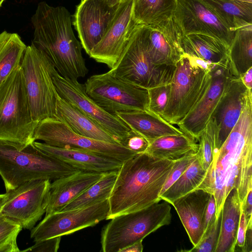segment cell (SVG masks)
<instances>
[{"mask_svg": "<svg viewBox=\"0 0 252 252\" xmlns=\"http://www.w3.org/2000/svg\"><path fill=\"white\" fill-rule=\"evenodd\" d=\"M233 188L236 189L243 207L252 190V91L250 90L238 121L214 153L212 163L196 189L214 195L218 218L225 198Z\"/></svg>", "mask_w": 252, "mask_h": 252, "instance_id": "1", "label": "cell"}, {"mask_svg": "<svg viewBox=\"0 0 252 252\" xmlns=\"http://www.w3.org/2000/svg\"><path fill=\"white\" fill-rule=\"evenodd\" d=\"M210 63L185 54L176 64L169 99L161 116L177 125L200 101L210 82Z\"/></svg>", "mask_w": 252, "mask_h": 252, "instance_id": "6", "label": "cell"}, {"mask_svg": "<svg viewBox=\"0 0 252 252\" xmlns=\"http://www.w3.org/2000/svg\"><path fill=\"white\" fill-rule=\"evenodd\" d=\"M246 87L252 90V67L250 68L240 77Z\"/></svg>", "mask_w": 252, "mask_h": 252, "instance_id": "46", "label": "cell"}, {"mask_svg": "<svg viewBox=\"0 0 252 252\" xmlns=\"http://www.w3.org/2000/svg\"><path fill=\"white\" fill-rule=\"evenodd\" d=\"M126 0H122L123 1H126Z\"/></svg>", "mask_w": 252, "mask_h": 252, "instance_id": "51", "label": "cell"}, {"mask_svg": "<svg viewBox=\"0 0 252 252\" xmlns=\"http://www.w3.org/2000/svg\"><path fill=\"white\" fill-rule=\"evenodd\" d=\"M61 237H55L35 242L34 245L22 252H57L60 247Z\"/></svg>", "mask_w": 252, "mask_h": 252, "instance_id": "41", "label": "cell"}, {"mask_svg": "<svg viewBox=\"0 0 252 252\" xmlns=\"http://www.w3.org/2000/svg\"><path fill=\"white\" fill-rule=\"evenodd\" d=\"M247 228V222L246 219L245 214L242 211L239 224L236 243V248H240L242 249V250L245 245Z\"/></svg>", "mask_w": 252, "mask_h": 252, "instance_id": "43", "label": "cell"}, {"mask_svg": "<svg viewBox=\"0 0 252 252\" xmlns=\"http://www.w3.org/2000/svg\"><path fill=\"white\" fill-rule=\"evenodd\" d=\"M33 143L44 152L81 171L106 173L118 170L123 162L89 151L59 148L35 141Z\"/></svg>", "mask_w": 252, "mask_h": 252, "instance_id": "22", "label": "cell"}, {"mask_svg": "<svg viewBox=\"0 0 252 252\" xmlns=\"http://www.w3.org/2000/svg\"><path fill=\"white\" fill-rule=\"evenodd\" d=\"M211 193L196 189L178 198L171 204L193 246L200 241L204 233V218Z\"/></svg>", "mask_w": 252, "mask_h": 252, "instance_id": "21", "label": "cell"}, {"mask_svg": "<svg viewBox=\"0 0 252 252\" xmlns=\"http://www.w3.org/2000/svg\"><path fill=\"white\" fill-rule=\"evenodd\" d=\"M197 141L199 148L196 158L202 168L206 171L213 159L214 151L212 141L208 133L204 129L199 135Z\"/></svg>", "mask_w": 252, "mask_h": 252, "instance_id": "38", "label": "cell"}, {"mask_svg": "<svg viewBox=\"0 0 252 252\" xmlns=\"http://www.w3.org/2000/svg\"><path fill=\"white\" fill-rule=\"evenodd\" d=\"M34 138L35 141L42 140L50 146L89 151L122 162L136 155L119 144L98 141L79 135L65 122L56 117L39 122Z\"/></svg>", "mask_w": 252, "mask_h": 252, "instance_id": "11", "label": "cell"}, {"mask_svg": "<svg viewBox=\"0 0 252 252\" xmlns=\"http://www.w3.org/2000/svg\"><path fill=\"white\" fill-rule=\"evenodd\" d=\"M174 163L145 153L124 161L108 198L106 220L142 210L161 200L159 194Z\"/></svg>", "mask_w": 252, "mask_h": 252, "instance_id": "2", "label": "cell"}, {"mask_svg": "<svg viewBox=\"0 0 252 252\" xmlns=\"http://www.w3.org/2000/svg\"><path fill=\"white\" fill-rule=\"evenodd\" d=\"M84 86L87 94L113 115L148 110V89L121 78L110 70L90 76Z\"/></svg>", "mask_w": 252, "mask_h": 252, "instance_id": "10", "label": "cell"}, {"mask_svg": "<svg viewBox=\"0 0 252 252\" xmlns=\"http://www.w3.org/2000/svg\"><path fill=\"white\" fill-rule=\"evenodd\" d=\"M105 173L80 170L54 180L50 186L45 215L62 211Z\"/></svg>", "mask_w": 252, "mask_h": 252, "instance_id": "23", "label": "cell"}, {"mask_svg": "<svg viewBox=\"0 0 252 252\" xmlns=\"http://www.w3.org/2000/svg\"><path fill=\"white\" fill-rule=\"evenodd\" d=\"M37 125L32 116L20 65L0 85V141L22 149L35 141Z\"/></svg>", "mask_w": 252, "mask_h": 252, "instance_id": "5", "label": "cell"}, {"mask_svg": "<svg viewBox=\"0 0 252 252\" xmlns=\"http://www.w3.org/2000/svg\"><path fill=\"white\" fill-rule=\"evenodd\" d=\"M118 170L105 173L62 211L87 207L108 200L113 188Z\"/></svg>", "mask_w": 252, "mask_h": 252, "instance_id": "33", "label": "cell"}, {"mask_svg": "<svg viewBox=\"0 0 252 252\" xmlns=\"http://www.w3.org/2000/svg\"><path fill=\"white\" fill-rule=\"evenodd\" d=\"M196 158V154L186 157L174 161L172 169L161 190L159 196L176 182L195 159Z\"/></svg>", "mask_w": 252, "mask_h": 252, "instance_id": "39", "label": "cell"}, {"mask_svg": "<svg viewBox=\"0 0 252 252\" xmlns=\"http://www.w3.org/2000/svg\"><path fill=\"white\" fill-rule=\"evenodd\" d=\"M4 1V0H0V7L1 6L2 3Z\"/></svg>", "mask_w": 252, "mask_h": 252, "instance_id": "50", "label": "cell"}, {"mask_svg": "<svg viewBox=\"0 0 252 252\" xmlns=\"http://www.w3.org/2000/svg\"><path fill=\"white\" fill-rule=\"evenodd\" d=\"M143 250L142 241L136 242L122 249L120 252H142Z\"/></svg>", "mask_w": 252, "mask_h": 252, "instance_id": "47", "label": "cell"}, {"mask_svg": "<svg viewBox=\"0 0 252 252\" xmlns=\"http://www.w3.org/2000/svg\"><path fill=\"white\" fill-rule=\"evenodd\" d=\"M101 233V251L120 252L171 220V206L164 201L110 219Z\"/></svg>", "mask_w": 252, "mask_h": 252, "instance_id": "7", "label": "cell"}, {"mask_svg": "<svg viewBox=\"0 0 252 252\" xmlns=\"http://www.w3.org/2000/svg\"><path fill=\"white\" fill-rule=\"evenodd\" d=\"M176 66L154 64L148 52V28L139 25L115 66L118 77L149 89L171 83Z\"/></svg>", "mask_w": 252, "mask_h": 252, "instance_id": "8", "label": "cell"}, {"mask_svg": "<svg viewBox=\"0 0 252 252\" xmlns=\"http://www.w3.org/2000/svg\"><path fill=\"white\" fill-rule=\"evenodd\" d=\"M116 115L130 129L139 133L150 142L164 136L184 133L160 116L148 110L117 113Z\"/></svg>", "mask_w": 252, "mask_h": 252, "instance_id": "25", "label": "cell"}, {"mask_svg": "<svg viewBox=\"0 0 252 252\" xmlns=\"http://www.w3.org/2000/svg\"><path fill=\"white\" fill-rule=\"evenodd\" d=\"M27 46L16 33H0V85L21 63Z\"/></svg>", "mask_w": 252, "mask_h": 252, "instance_id": "31", "label": "cell"}, {"mask_svg": "<svg viewBox=\"0 0 252 252\" xmlns=\"http://www.w3.org/2000/svg\"><path fill=\"white\" fill-rule=\"evenodd\" d=\"M80 170L30 144L18 149L0 141V175L6 191L32 180H55Z\"/></svg>", "mask_w": 252, "mask_h": 252, "instance_id": "4", "label": "cell"}, {"mask_svg": "<svg viewBox=\"0 0 252 252\" xmlns=\"http://www.w3.org/2000/svg\"><path fill=\"white\" fill-rule=\"evenodd\" d=\"M210 82L204 94L188 115L177 125L184 133L197 139L231 80L239 77L235 73L229 57L210 64Z\"/></svg>", "mask_w": 252, "mask_h": 252, "instance_id": "12", "label": "cell"}, {"mask_svg": "<svg viewBox=\"0 0 252 252\" xmlns=\"http://www.w3.org/2000/svg\"><path fill=\"white\" fill-rule=\"evenodd\" d=\"M252 190H250L247 196L246 202L243 207V211L245 214L247 225L252 224Z\"/></svg>", "mask_w": 252, "mask_h": 252, "instance_id": "44", "label": "cell"}, {"mask_svg": "<svg viewBox=\"0 0 252 252\" xmlns=\"http://www.w3.org/2000/svg\"><path fill=\"white\" fill-rule=\"evenodd\" d=\"M240 0L243 1H245L249 3H252V0Z\"/></svg>", "mask_w": 252, "mask_h": 252, "instance_id": "49", "label": "cell"}, {"mask_svg": "<svg viewBox=\"0 0 252 252\" xmlns=\"http://www.w3.org/2000/svg\"><path fill=\"white\" fill-rule=\"evenodd\" d=\"M21 66L33 120L55 118L59 94L52 80L55 68L48 58L32 43L27 46Z\"/></svg>", "mask_w": 252, "mask_h": 252, "instance_id": "9", "label": "cell"}, {"mask_svg": "<svg viewBox=\"0 0 252 252\" xmlns=\"http://www.w3.org/2000/svg\"><path fill=\"white\" fill-rule=\"evenodd\" d=\"M50 184V180H32L6 191L0 212L22 228L32 229L46 212Z\"/></svg>", "mask_w": 252, "mask_h": 252, "instance_id": "13", "label": "cell"}, {"mask_svg": "<svg viewBox=\"0 0 252 252\" xmlns=\"http://www.w3.org/2000/svg\"><path fill=\"white\" fill-rule=\"evenodd\" d=\"M243 210L238 191L233 188L224 202L221 211L220 232L215 252H234Z\"/></svg>", "mask_w": 252, "mask_h": 252, "instance_id": "26", "label": "cell"}, {"mask_svg": "<svg viewBox=\"0 0 252 252\" xmlns=\"http://www.w3.org/2000/svg\"><path fill=\"white\" fill-rule=\"evenodd\" d=\"M229 57L236 74L240 77L252 67V25L235 31Z\"/></svg>", "mask_w": 252, "mask_h": 252, "instance_id": "32", "label": "cell"}, {"mask_svg": "<svg viewBox=\"0 0 252 252\" xmlns=\"http://www.w3.org/2000/svg\"><path fill=\"white\" fill-rule=\"evenodd\" d=\"M174 17L184 34L210 35L219 39L229 48L235 32L230 30L203 0H177Z\"/></svg>", "mask_w": 252, "mask_h": 252, "instance_id": "17", "label": "cell"}, {"mask_svg": "<svg viewBox=\"0 0 252 252\" xmlns=\"http://www.w3.org/2000/svg\"><path fill=\"white\" fill-rule=\"evenodd\" d=\"M134 0L122 2L114 20L99 43L89 54L110 69L116 64L139 24L133 14Z\"/></svg>", "mask_w": 252, "mask_h": 252, "instance_id": "18", "label": "cell"}, {"mask_svg": "<svg viewBox=\"0 0 252 252\" xmlns=\"http://www.w3.org/2000/svg\"><path fill=\"white\" fill-rule=\"evenodd\" d=\"M31 21L33 28L32 43L48 58L58 72L72 80L85 77L89 70L68 10L41 1Z\"/></svg>", "mask_w": 252, "mask_h": 252, "instance_id": "3", "label": "cell"}, {"mask_svg": "<svg viewBox=\"0 0 252 252\" xmlns=\"http://www.w3.org/2000/svg\"><path fill=\"white\" fill-rule=\"evenodd\" d=\"M109 211L108 199L87 207L45 215L43 220L32 229L31 238L35 242L94 226L106 220Z\"/></svg>", "mask_w": 252, "mask_h": 252, "instance_id": "15", "label": "cell"}, {"mask_svg": "<svg viewBox=\"0 0 252 252\" xmlns=\"http://www.w3.org/2000/svg\"><path fill=\"white\" fill-rule=\"evenodd\" d=\"M52 80L61 98L105 129L119 144L128 133L130 128L117 116L108 113L97 104L87 94L84 85L78 80L63 77L55 68Z\"/></svg>", "mask_w": 252, "mask_h": 252, "instance_id": "14", "label": "cell"}, {"mask_svg": "<svg viewBox=\"0 0 252 252\" xmlns=\"http://www.w3.org/2000/svg\"><path fill=\"white\" fill-rule=\"evenodd\" d=\"M7 194H0V212L1 211L2 207L4 205L6 200H7Z\"/></svg>", "mask_w": 252, "mask_h": 252, "instance_id": "48", "label": "cell"}, {"mask_svg": "<svg viewBox=\"0 0 252 252\" xmlns=\"http://www.w3.org/2000/svg\"><path fill=\"white\" fill-rule=\"evenodd\" d=\"M231 31L252 25V3L237 0H203Z\"/></svg>", "mask_w": 252, "mask_h": 252, "instance_id": "29", "label": "cell"}, {"mask_svg": "<svg viewBox=\"0 0 252 252\" xmlns=\"http://www.w3.org/2000/svg\"><path fill=\"white\" fill-rule=\"evenodd\" d=\"M170 91V83L148 89V111L161 117L167 105Z\"/></svg>", "mask_w": 252, "mask_h": 252, "instance_id": "37", "label": "cell"}, {"mask_svg": "<svg viewBox=\"0 0 252 252\" xmlns=\"http://www.w3.org/2000/svg\"><path fill=\"white\" fill-rule=\"evenodd\" d=\"M181 46L184 53L211 64L229 57V47L213 36L199 33L182 34Z\"/></svg>", "mask_w": 252, "mask_h": 252, "instance_id": "27", "label": "cell"}, {"mask_svg": "<svg viewBox=\"0 0 252 252\" xmlns=\"http://www.w3.org/2000/svg\"><path fill=\"white\" fill-rule=\"evenodd\" d=\"M221 221V213L207 228L199 243L188 252H215L218 243Z\"/></svg>", "mask_w": 252, "mask_h": 252, "instance_id": "36", "label": "cell"}, {"mask_svg": "<svg viewBox=\"0 0 252 252\" xmlns=\"http://www.w3.org/2000/svg\"><path fill=\"white\" fill-rule=\"evenodd\" d=\"M22 226L0 212V252H19L17 243Z\"/></svg>", "mask_w": 252, "mask_h": 252, "instance_id": "35", "label": "cell"}, {"mask_svg": "<svg viewBox=\"0 0 252 252\" xmlns=\"http://www.w3.org/2000/svg\"><path fill=\"white\" fill-rule=\"evenodd\" d=\"M198 148L196 140L183 133L164 136L151 141L145 153L157 158L175 161L196 155Z\"/></svg>", "mask_w": 252, "mask_h": 252, "instance_id": "28", "label": "cell"}, {"mask_svg": "<svg viewBox=\"0 0 252 252\" xmlns=\"http://www.w3.org/2000/svg\"><path fill=\"white\" fill-rule=\"evenodd\" d=\"M206 172L196 158L176 182L159 196L160 199L171 204L178 198L196 189Z\"/></svg>", "mask_w": 252, "mask_h": 252, "instance_id": "34", "label": "cell"}, {"mask_svg": "<svg viewBox=\"0 0 252 252\" xmlns=\"http://www.w3.org/2000/svg\"><path fill=\"white\" fill-rule=\"evenodd\" d=\"M148 28V52L153 63L174 65L185 54L181 46L183 32L174 16Z\"/></svg>", "mask_w": 252, "mask_h": 252, "instance_id": "20", "label": "cell"}, {"mask_svg": "<svg viewBox=\"0 0 252 252\" xmlns=\"http://www.w3.org/2000/svg\"><path fill=\"white\" fill-rule=\"evenodd\" d=\"M55 117L63 121L79 135L94 140L119 144L110 133L59 95L56 103Z\"/></svg>", "mask_w": 252, "mask_h": 252, "instance_id": "24", "label": "cell"}, {"mask_svg": "<svg viewBox=\"0 0 252 252\" xmlns=\"http://www.w3.org/2000/svg\"><path fill=\"white\" fill-rule=\"evenodd\" d=\"M248 90L239 77L234 78L215 107L204 129L211 138L214 153L219 150L238 121Z\"/></svg>", "mask_w": 252, "mask_h": 252, "instance_id": "19", "label": "cell"}, {"mask_svg": "<svg viewBox=\"0 0 252 252\" xmlns=\"http://www.w3.org/2000/svg\"><path fill=\"white\" fill-rule=\"evenodd\" d=\"M177 0H134L133 14L139 25L150 26L174 16Z\"/></svg>", "mask_w": 252, "mask_h": 252, "instance_id": "30", "label": "cell"}, {"mask_svg": "<svg viewBox=\"0 0 252 252\" xmlns=\"http://www.w3.org/2000/svg\"><path fill=\"white\" fill-rule=\"evenodd\" d=\"M119 144L135 154H139L145 152L150 145V142L139 133L130 129Z\"/></svg>", "mask_w": 252, "mask_h": 252, "instance_id": "40", "label": "cell"}, {"mask_svg": "<svg viewBox=\"0 0 252 252\" xmlns=\"http://www.w3.org/2000/svg\"><path fill=\"white\" fill-rule=\"evenodd\" d=\"M122 0H82L73 24L87 54L101 40L118 12Z\"/></svg>", "mask_w": 252, "mask_h": 252, "instance_id": "16", "label": "cell"}, {"mask_svg": "<svg viewBox=\"0 0 252 252\" xmlns=\"http://www.w3.org/2000/svg\"><path fill=\"white\" fill-rule=\"evenodd\" d=\"M252 225L247 226L244 246L242 250L244 252H252Z\"/></svg>", "mask_w": 252, "mask_h": 252, "instance_id": "45", "label": "cell"}, {"mask_svg": "<svg viewBox=\"0 0 252 252\" xmlns=\"http://www.w3.org/2000/svg\"><path fill=\"white\" fill-rule=\"evenodd\" d=\"M216 209L215 197L213 194H211L205 213L204 232L217 218Z\"/></svg>", "mask_w": 252, "mask_h": 252, "instance_id": "42", "label": "cell"}]
</instances>
